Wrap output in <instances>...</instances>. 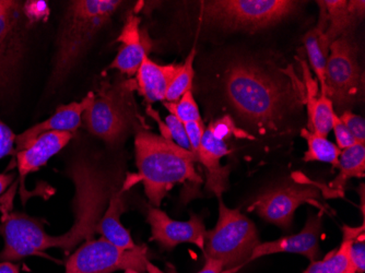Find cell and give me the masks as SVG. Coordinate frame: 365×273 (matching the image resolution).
<instances>
[{"label": "cell", "instance_id": "cell-1", "mask_svg": "<svg viewBox=\"0 0 365 273\" xmlns=\"http://www.w3.org/2000/svg\"><path fill=\"white\" fill-rule=\"evenodd\" d=\"M227 102L260 135L280 133L289 117L305 105L307 88L292 66L272 69L254 61H237L223 78Z\"/></svg>", "mask_w": 365, "mask_h": 273}, {"label": "cell", "instance_id": "cell-2", "mask_svg": "<svg viewBox=\"0 0 365 273\" xmlns=\"http://www.w3.org/2000/svg\"><path fill=\"white\" fill-rule=\"evenodd\" d=\"M138 180L153 207L159 208L170 190L178 184L200 185L192 152L178 147L149 131L140 130L135 138Z\"/></svg>", "mask_w": 365, "mask_h": 273}, {"label": "cell", "instance_id": "cell-3", "mask_svg": "<svg viewBox=\"0 0 365 273\" xmlns=\"http://www.w3.org/2000/svg\"><path fill=\"white\" fill-rule=\"evenodd\" d=\"M118 0H77L69 3L56 41L49 87L65 81L92 41L122 5Z\"/></svg>", "mask_w": 365, "mask_h": 273}, {"label": "cell", "instance_id": "cell-4", "mask_svg": "<svg viewBox=\"0 0 365 273\" xmlns=\"http://www.w3.org/2000/svg\"><path fill=\"white\" fill-rule=\"evenodd\" d=\"M68 173L76 187L75 223L67 233L51 238V248H61L66 254L82 242L93 239L110 196L116 190L106 170L89 160H76Z\"/></svg>", "mask_w": 365, "mask_h": 273}, {"label": "cell", "instance_id": "cell-5", "mask_svg": "<svg viewBox=\"0 0 365 273\" xmlns=\"http://www.w3.org/2000/svg\"><path fill=\"white\" fill-rule=\"evenodd\" d=\"M219 219L205 237V256L222 264L223 273H235L248 264L260 243L252 220L239 209H230L219 198Z\"/></svg>", "mask_w": 365, "mask_h": 273}, {"label": "cell", "instance_id": "cell-6", "mask_svg": "<svg viewBox=\"0 0 365 273\" xmlns=\"http://www.w3.org/2000/svg\"><path fill=\"white\" fill-rule=\"evenodd\" d=\"M289 0H217L202 1V20L225 30L254 33L290 16L297 7Z\"/></svg>", "mask_w": 365, "mask_h": 273}, {"label": "cell", "instance_id": "cell-7", "mask_svg": "<svg viewBox=\"0 0 365 273\" xmlns=\"http://www.w3.org/2000/svg\"><path fill=\"white\" fill-rule=\"evenodd\" d=\"M163 273L148 257L145 245L122 249L106 238L90 239L69 256L65 273Z\"/></svg>", "mask_w": 365, "mask_h": 273}, {"label": "cell", "instance_id": "cell-8", "mask_svg": "<svg viewBox=\"0 0 365 273\" xmlns=\"http://www.w3.org/2000/svg\"><path fill=\"white\" fill-rule=\"evenodd\" d=\"M32 16L26 3L0 0V96L11 93L26 54Z\"/></svg>", "mask_w": 365, "mask_h": 273}, {"label": "cell", "instance_id": "cell-9", "mask_svg": "<svg viewBox=\"0 0 365 273\" xmlns=\"http://www.w3.org/2000/svg\"><path fill=\"white\" fill-rule=\"evenodd\" d=\"M130 92L127 86L103 83L96 92H92L89 108L82 116V123L90 133L108 145L118 143L130 125Z\"/></svg>", "mask_w": 365, "mask_h": 273}, {"label": "cell", "instance_id": "cell-10", "mask_svg": "<svg viewBox=\"0 0 365 273\" xmlns=\"http://www.w3.org/2000/svg\"><path fill=\"white\" fill-rule=\"evenodd\" d=\"M359 47L350 34L329 46L326 61V91L338 110L350 108L363 91V75L358 61Z\"/></svg>", "mask_w": 365, "mask_h": 273}, {"label": "cell", "instance_id": "cell-11", "mask_svg": "<svg viewBox=\"0 0 365 273\" xmlns=\"http://www.w3.org/2000/svg\"><path fill=\"white\" fill-rule=\"evenodd\" d=\"M322 194L313 182H295L266 190L252 202L248 211H255L264 221L290 230L295 211L303 203H317Z\"/></svg>", "mask_w": 365, "mask_h": 273}, {"label": "cell", "instance_id": "cell-12", "mask_svg": "<svg viewBox=\"0 0 365 273\" xmlns=\"http://www.w3.org/2000/svg\"><path fill=\"white\" fill-rule=\"evenodd\" d=\"M239 135L248 137L246 133L237 128L231 117L223 116L222 118L211 123L208 128L205 129L202 135L197 161L205 168L206 190L218 198L222 197L223 192L229 186L230 170L227 166L221 165L220 160L230 153L227 139L231 135Z\"/></svg>", "mask_w": 365, "mask_h": 273}, {"label": "cell", "instance_id": "cell-13", "mask_svg": "<svg viewBox=\"0 0 365 273\" xmlns=\"http://www.w3.org/2000/svg\"><path fill=\"white\" fill-rule=\"evenodd\" d=\"M0 233L5 239L0 262H18L49 249L51 235L45 232L43 221L24 213L4 212Z\"/></svg>", "mask_w": 365, "mask_h": 273}, {"label": "cell", "instance_id": "cell-14", "mask_svg": "<svg viewBox=\"0 0 365 273\" xmlns=\"http://www.w3.org/2000/svg\"><path fill=\"white\" fill-rule=\"evenodd\" d=\"M147 221L151 227V241L162 249L172 250L180 244L190 243L204 250L207 230L204 220L196 213H190L188 221H175L157 207L149 206Z\"/></svg>", "mask_w": 365, "mask_h": 273}, {"label": "cell", "instance_id": "cell-15", "mask_svg": "<svg viewBox=\"0 0 365 273\" xmlns=\"http://www.w3.org/2000/svg\"><path fill=\"white\" fill-rule=\"evenodd\" d=\"M323 231L322 215H309L302 231L294 235L284 236L277 241L259 243L248 259V264L268 254L289 252L302 254L309 262H317L319 256V239Z\"/></svg>", "mask_w": 365, "mask_h": 273}, {"label": "cell", "instance_id": "cell-16", "mask_svg": "<svg viewBox=\"0 0 365 273\" xmlns=\"http://www.w3.org/2000/svg\"><path fill=\"white\" fill-rule=\"evenodd\" d=\"M118 42L120 43V49L114 61L108 66V69H116L129 77L136 75L143 59L153 47L147 32L140 29L138 16L134 14L127 16Z\"/></svg>", "mask_w": 365, "mask_h": 273}, {"label": "cell", "instance_id": "cell-17", "mask_svg": "<svg viewBox=\"0 0 365 273\" xmlns=\"http://www.w3.org/2000/svg\"><path fill=\"white\" fill-rule=\"evenodd\" d=\"M91 101L92 92H90L80 102H73L71 104L58 106L54 114L47 118L46 120L38 123V124L34 125V126L16 135V153L28 148L42 133H49V131L75 133L81 126L82 116H83L86 110L89 108Z\"/></svg>", "mask_w": 365, "mask_h": 273}, {"label": "cell", "instance_id": "cell-18", "mask_svg": "<svg viewBox=\"0 0 365 273\" xmlns=\"http://www.w3.org/2000/svg\"><path fill=\"white\" fill-rule=\"evenodd\" d=\"M323 3L327 12L328 26L323 36L319 31V44L322 52L328 57L330 45L349 34L352 26L364 16L365 3L346 0H325Z\"/></svg>", "mask_w": 365, "mask_h": 273}, {"label": "cell", "instance_id": "cell-19", "mask_svg": "<svg viewBox=\"0 0 365 273\" xmlns=\"http://www.w3.org/2000/svg\"><path fill=\"white\" fill-rule=\"evenodd\" d=\"M73 138V133H71L49 131L38 135L26 149L16 152V165L21 178L40 170Z\"/></svg>", "mask_w": 365, "mask_h": 273}, {"label": "cell", "instance_id": "cell-20", "mask_svg": "<svg viewBox=\"0 0 365 273\" xmlns=\"http://www.w3.org/2000/svg\"><path fill=\"white\" fill-rule=\"evenodd\" d=\"M180 66L178 63L159 65L151 61L149 56L145 57L137 71L136 80L139 93L148 103L165 101L170 84L178 73Z\"/></svg>", "mask_w": 365, "mask_h": 273}, {"label": "cell", "instance_id": "cell-21", "mask_svg": "<svg viewBox=\"0 0 365 273\" xmlns=\"http://www.w3.org/2000/svg\"><path fill=\"white\" fill-rule=\"evenodd\" d=\"M304 73L305 88H307V130L317 135L327 137L328 133L333 129V118L335 115L331 101L327 96L319 94L317 96V80H314L309 73L307 66H303Z\"/></svg>", "mask_w": 365, "mask_h": 273}, {"label": "cell", "instance_id": "cell-22", "mask_svg": "<svg viewBox=\"0 0 365 273\" xmlns=\"http://www.w3.org/2000/svg\"><path fill=\"white\" fill-rule=\"evenodd\" d=\"M124 190H115L110 196L108 207L102 215L98 225V233L106 241L118 246L122 249H135L138 245L135 244L130 233L125 229L120 222V217L125 210V203L123 200Z\"/></svg>", "mask_w": 365, "mask_h": 273}, {"label": "cell", "instance_id": "cell-23", "mask_svg": "<svg viewBox=\"0 0 365 273\" xmlns=\"http://www.w3.org/2000/svg\"><path fill=\"white\" fill-rule=\"evenodd\" d=\"M364 225L360 227L344 225V236L339 248L329 254L323 260L311 262L302 273H356L350 262V249L356 238L364 233Z\"/></svg>", "mask_w": 365, "mask_h": 273}, {"label": "cell", "instance_id": "cell-24", "mask_svg": "<svg viewBox=\"0 0 365 273\" xmlns=\"http://www.w3.org/2000/svg\"><path fill=\"white\" fill-rule=\"evenodd\" d=\"M337 168L339 174L330 182V190L334 195L344 197V188L350 178H363L365 176V145L356 143L348 149L341 150Z\"/></svg>", "mask_w": 365, "mask_h": 273}, {"label": "cell", "instance_id": "cell-25", "mask_svg": "<svg viewBox=\"0 0 365 273\" xmlns=\"http://www.w3.org/2000/svg\"><path fill=\"white\" fill-rule=\"evenodd\" d=\"M301 135L307 143V151L304 155L305 162H324L337 168L341 150L335 143H330L327 137L311 133L307 128L301 130Z\"/></svg>", "mask_w": 365, "mask_h": 273}, {"label": "cell", "instance_id": "cell-26", "mask_svg": "<svg viewBox=\"0 0 365 273\" xmlns=\"http://www.w3.org/2000/svg\"><path fill=\"white\" fill-rule=\"evenodd\" d=\"M196 57V48L190 51L184 63L180 66L178 73L170 84L165 101L164 102H176L184 94L192 91V79H194V61Z\"/></svg>", "mask_w": 365, "mask_h": 273}, {"label": "cell", "instance_id": "cell-27", "mask_svg": "<svg viewBox=\"0 0 365 273\" xmlns=\"http://www.w3.org/2000/svg\"><path fill=\"white\" fill-rule=\"evenodd\" d=\"M319 30L317 28L307 33L303 41H304L305 49H307V56H309V63H311L313 71L317 75V81L321 83V94L327 96L326 91V61L327 56L322 52L319 44Z\"/></svg>", "mask_w": 365, "mask_h": 273}, {"label": "cell", "instance_id": "cell-28", "mask_svg": "<svg viewBox=\"0 0 365 273\" xmlns=\"http://www.w3.org/2000/svg\"><path fill=\"white\" fill-rule=\"evenodd\" d=\"M163 104L170 114L180 119L182 124L202 120L192 91H188L176 102H164Z\"/></svg>", "mask_w": 365, "mask_h": 273}, {"label": "cell", "instance_id": "cell-29", "mask_svg": "<svg viewBox=\"0 0 365 273\" xmlns=\"http://www.w3.org/2000/svg\"><path fill=\"white\" fill-rule=\"evenodd\" d=\"M164 123L167 125L168 131H169L170 140L173 141L178 147L190 151V141H188L187 133H186L185 126L180 122V119L176 118L174 115L170 114L165 117Z\"/></svg>", "mask_w": 365, "mask_h": 273}, {"label": "cell", "instance_id": "cell-30", "mask_svg": "<svg viewBox=\"0 0 365 273\" xmlns=\"http://www.w3.org/2000/svg\"><path fill=\"white\" fill-rule=\"evenodd\" d=\"M340 120L344 126L349 129L358 143L365 145V122L364 118L359 115L354 114L351 110H344L339 116Z\"/></svg>", "mask_w": 365, "mask_h": 273}, {"label": "cell", "instance_id": "cell-31", "mask_svg": "<svg viewBox=\"0 0 365 273\" xmlns=\"http://www.w3.org/2000/svg\"><path fill=\"white\" fill-rule=\"evenodd\" d=\"M333 130L335 133L336 141H337V147L340 150L348 149L352 145H356V140L354 139L349 129L344 126V123L340 120L339 115L335 113L333 118Z\"/></svg>", "mask_w": 365, "mask_h": 273}, {"label": "cell", "instance_id": "cell-32", "mask_svg": "<svg viewBox=\"0 0 365 273\" xmlns=\"http://www.w3.org/2000/svg\"><path fill=\"white\" fill-rule=\"evenodd\" d=\"M350 262L356 273L365 271V241L364 233L361 234L352 244L350 249Z\"/></svg>", "mask_w": 365, "mask_h": 273}, {"label": "cell", "instance_id": "cell-33", "mask_svg": "<svg viewBox=\"0 0 365 273\" xmlns=\"http://www.w3.org/2000/svg\"><path fill=\"white\" fill-rule=\"evenodd\" d=\"M184 126H185L188 141H190V151L194 153L197 159L199 148H200V143H202V135H204L205 129H206L205 128L204 123H202V120L186 123V124H184Z\"/></svg>", "mask_w": 365, "mask_h": 273}, {"label": "cell", "instance_id": "cell-34", "mask_svg": "<svg viewBox=\"0 0 365 273\" xmlns=\"http://www.w3.org/2000/svg\"><path fill=\"white\" fill-rule=\"evenodd\" d=\"M16 139V133L3 120H0V159L14 153Z\"/></svg>", "mask_w": 365, "mask_h": 273}, {"label": "cell", "instance_id": "cell-35", "mask_svg": "<svg viewBox=\"0 0 365 273\" xmlns=\"http://www.w3.org/2000/svg\"><path fill=\"white\" fill-rule=\"evenodd\" d=\"M165 267H167V272L165 273H178L175 267H174L173 264H170V262H168V264H165ZM223 271H225V268H223L221 262H219L218 260L207 258L204 268H202V270L198 271L197 273H223Z\"/></svg>", "mask_w": 365, "mask_h": 273}, {"label": "cell", "instance_id": "cell-36", "mask_svg": "<svg viewBox=\"0 0 365 273\" xmlns=\"http://www.w3.org/2000/svg\"><path fill=\"white\" fill-rule=\"evenodd\" d=\"M14 174H0V196L7 190L8 187L14 182Z\"/></svg>", "mask_w": 365, "mask_h": 273}, {"label": "cell", "instance_id": "cell-37", "mask_svg": "<svg viewBox=\"0 0 365 273\" xmlns=\"http://www.w3.org/2000/svg\"><path fill=\"white\" fill-rule=\"evenodd\" d=\"M0 273H20L19 266L10 262H0Z\"/></svg>", "mask_w": 365, "mask_h": 273}]
</instances>
